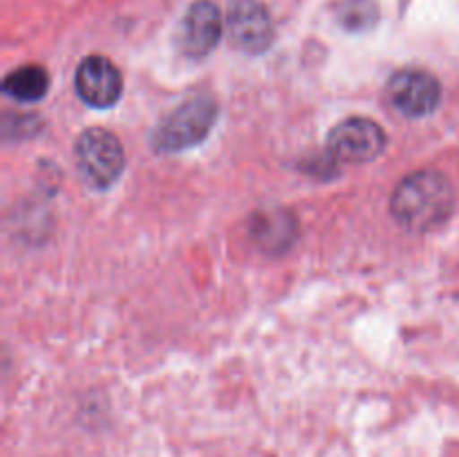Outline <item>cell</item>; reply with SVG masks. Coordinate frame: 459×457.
<instances>
[{
  "label": "cell",
  "instance_id": "cell-4",
  "mask_svg": "<svg viewBox=\"0 0 459 457\" xmlns=\"http://www.w3.org/2000/svg\"><path fill=\"white\" fill-rule=\"evenodd\" d=\"M385 130L366 116H352L336 125L327 137L332 160L341 164H366L385 151Z\"/></svg>",
  "mask_w": 459,
  "mask_h": 457
},
{
  "label": "cell",
  "instance_id": "cell-11",
  "mask_svg": "<svg viewBox=\"0 0 459 457\" xmlns=\"http://www.w3.org/2000/svg\"><path fill=\"white\" fill-rule=\"evenodd\" d=\"M339 21L345 30H370L377 22V4L372 0H343L339 7Z\"/></svg>",
  "mask_w": 459,
  "mask_h": 457
},
{
  "label": "cell",
  "instance_id": "cell-6",
  "mask_svg": "<svg viewBox=\"0 0 459 457\" xmlns=\"http://www.w3.org/2000/svg\"><path fill=\"white\" fill-rule=\"evenodd\" d=\"M233 45L247 54H263L273 43V22L260 0H233L227 16Z\"/></svg>",
  "mask_w": 459,
  "mask_h": 457
},
{
  "label": "cell",
  "instance_id": "cell-3",
  "mask_svg": "<svg viewBox=\"0 0 459 457\" xmlns=\"http://www.w3.org/2000/svg\"><path fill=\"white\" fill-rule=\"evenodd\" d=\"M76 166L85 182L97 191L110 188L124 170L126 155L117 134L103 128H90L81 133L74 146Z\"/></svg>",
  "mask_w": 459,
  "mask_h": 457
},
{
  "label": "cell",
  "instance_id": "cell-7",
  "mask_svg": "<svg viewBox=\"0 0 459 457\" xmlns=\"http://www.w3.org/2000/svg\"><path fill=\"white\" fill-rule=\"evenodd\" d=\"M74 88L90 108H112L124 92V79L106 56H88L76 67Z\"/></svg>",
  "mask_w": 459,
  "mask_h": 457
},
{
  "label": "cell",
  "instance_id": "cell-8",
  "mask_svg": "<svg viewBox=\"0 0 459 457\" xmlns=\"http://www.w3.org/2000/svg\"><path fill=\"white\" fill-rule=\"evenodd\" d=\"M224 21L218 4L211 0H197L188 7L179 25V47L186 56L202 58L218 47L222 39Z\"/></svg>",
  "mask_w": 459,
  "mask_h": 457
},
{
  "label": "cell",
  "instance_id": "cell-10",
  "mask_svg": "<svg viewBox=\"0 0 459 457\" xmlns=\"http://www.w3.org/2000/svg\"><path fill=\"white\" fill-rule=\"evenodd\" d=\"M49 74L40 65H22L9 72L3 81V92L18 103H36L48 94Z\"/></svg>",
  "mask_w": 459,
  "mask_h": 457
},
{
  "label": "cell",
  "instance_id": "cell-9",
  "mask_svg": "<svg viewBox=\"0 0 459 457\" xmlns=\"http://www.w3.org/2000/svg\"><path fill=\"white\" fill-rule=\"evenodd\" d=\"M251 236L267 254H282L299 236V222L290 211L258 213L251 222Z\"/></svg>",
  "mask_w": 459,
  "mask_h": 457
},
{
  "label": "cell",
  "instance_id": "cell-5",
  "mask_svg": "<svg viewBox=\"0 0 459 457\" xmlns=\"http://www.w3.org/2000/svg\"><path fill=\"white\" fill-rule=\"evenodd\" d=\"M385 94H388L393 108H397L402 115L411 116V119H421L437 110L439 101H442V83L430 72L406 67L390 76Z\"/></svg>",
  "mask_w": 459,
  "mask_h": 457
},
{
  "label": "cell",
  "instance_id": "cell-2",
  "mask_svg": "<svg viewBox=\"0 0 459 457\" xmlns=\"http://www.w3.org/2000/svg\"><path fill=\"white\" fill-rule=\"evenodd\" d=\"M218 119V103L209 94H197L179 103L160 121L152 134V146L160 152H179L204 142Z\"/></svg>",
  "mask_w": 459,
  "mask_h": 457
},
{
  "label": "cell",
  "instance_id": "cell-1",
  "mask_svg": "<svg viewBox=\"0 0 459 457\" xmlns=\"http://www.w3.org/2000/svg\"><path fill=\"white\" fill-rule=\"evenodd\" d=\"M455 204L451 182L437 170H417L394 188L390 211L403 228L415 233L433 231L444 224Z\"/></svg>",
  "mask_w": 459,
  "mask_h": 457
}]
</instances>
